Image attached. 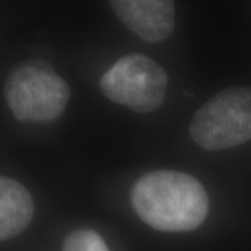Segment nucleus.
<instances>
[{
    "label": "nucleus",
    "mask_w": 251,
    "mask_h": 251,
    "mask_svg": "<svg viewBox=\"0 0 251 251\" xmlns=\"http://www.w3.org/2000/svg\"><path fill=\"white\" fill-rule=\"evenodd\" d=\"M190 135L206 151L230 150L250 141V87H232L209 99L193 117Z\"/></svg>",
    "instance_id": "obj_3"
},
{
    "label": "nucleus",
    "mask_w": 251,
    "mask_h": 251,
    "mask_svg": "<svg viewBox=\"0 0 251 251\" xmlns=\"http://www.w3.org/2000/svg\"><path fill=\"white\" fill-rule=\"evenodd\" d=\"M4 99L16 119L48 123L56 120L70 99V87L50 63L32 59L17 64L4 82Z\"/></svg>",
    "instance_id": "obj_2"
},
{
    "label": "nucleus",
    "mask_w": 251,
    "mask_h": 251,
    "mask_svg": "<svg viewBox=\"0 0 251 251\" xmlns=\"http://www.w3.org/2000/svg\"><path fill=\"white\" fill-rule=\"evenodd\" d=\"M100 91L110 100L137 113H151L165 100L168 74L145 54H127L102 75Z\"/></svg>",
    "instance_id": "obj_4"
},
{
    "label": "nucleus",
    "mask_w": 251,
    "mask_h": 251,
    "mask_svg": "<svg viewBox=\"0 0 251 251\" xmlns=\"http://www.w3.org/2000/svg\"><path fill=\"white\" fill-rule=\"evenodd\" d=\"M135 214L161 232H191L204 224L209 198L194 176L177 171H153L131 190Z\"/></svg>",
    "instance_id": "obj_1"
},
{
    "label": "nucleus",
    "mask_w": 251,
    "mask_h": 251,
    "mask_svg": "<svg viewBox=\"0 0 251 251\" xmlns=\"http://www.w3.org/2000/svg\"><path fill=\"white\" fill-rule=\"evenodd\" d=\"M117 18L141 39L158 44L175 28L173 0H109Z\"/></svg>",
    "instance_id": "obj_5"
},
{
    "label": "nucleus",
    "mask_w": 251,
    "mask_h": 251,
    "mask_svg": "<svg viewBox=\"0 0 251 251\" xmlns=\"http://www.w3.org/2000/svg\"><path fill=\"white\" fill-rule=\"evenodd\" d=\"M63 251H110L102 236L92 229H77L63 243Z\"/></svg>",
    "instance_id": "obj_7"
},
{
    "label": "nucleus",
    "mask_w": 251,
    "mask_h": 251,
    "mask_svg": "<svg viewBox=\"0 0 251 251\" xmlns=\"http://www.w3.org/2000/svg\"><path fill=\"white\" fill-rule=\"evenodd\" d=\"M34 201L17 180L0 176V242L16 237L34 218Z\"/></svg>",
    "instance_id": "obj_6"
}]
</instances>
